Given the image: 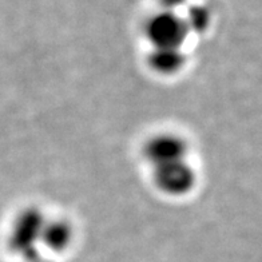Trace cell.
I'll use <instances>...</instances> for the list:
<instances>
[{
    "label": "cell",
    "mask_w": 262,
    "mask_h": 262,
    "mask_svg": "<svg viewBox=\"0 0 262 262\" xmlns=\"http://www.w3.org/2000/svg\"><path fill=\"white\" fill-rule=\"evenodd\" d=\"M183 0H162V3L166 7H176V6H180Z\"/></svg>",
    "instance_id": "cell-7"
},
{
    "label": "cell",
    "mask_w": 262,
    "mask_h": 262,
    "mask_svg": "<svg viewBox=\"0 0 262 262\" xmlns=\"http://www.w3.org/2000/svg\"><path fill=\"white\" fill-rule=\"evenodd\" d=\"M189 27L185 19L165 11L154 15L145 26V35L152 49H181L186 40Z\"/></svg>",
    "instance_id": "cell-1"
},
{
    "label": "cell",
    "mask_w": 262,
    "mask_h": 262,
    "mask_svg": "<svg viewBox=\"0 0 262 262\" xmlns=\"http://www.w3.org/2000/svg\"><path fill=\"white\" fill-rule=\"evenodd\" d=\"M207 19H209V15L206 14V11L202 10V8H194V10L191 11V16H190V19L186 20L187 27L190 28V26L194 28L204 27L207 23Z\"/></svg>",
    "instance_id": "cell-6"
},
{
    "label": "cell",
    "mask_w": 262,
    "mask_h": 262,
    "mask_svg": "<svg viewBox=\"0 0 262 262\" xmlns=\"http://www.w3.org/2000/svg\"><path fill=\"white\" fill-rule=\"evenodd\" d=\"M40 239L54 252H63L73 241V230L66 222H50L43 226Z\"/></svg>",
    "instance_id": "cell-5"
},
{
    "label": "cell",
    "mask_w": 262,
    "mask_h": 262,
    "mask_svg": "<svg viewBox=\"0 0 262 262\" xmlns=\"http://www.w3.org/2000/svg\"><path fill=\"white\" fill-rule=\"evenodd\" d=\"M187 142L172 133H161L148 139L143 146L146 162L154 167L187 159Z\"/></svg>",
    "instance_id": "cell-3"
},
{
    "label": "cell",
    "mask_w": 262,
    "mask_h": 262,
    "mask_svg": "<svg viewBox=\"0 0 262 262\" xmlns=\"http://www.w3.org/2000/svg\"><path fill=\"white\" fill-rule=\"evenodd\" d=\"M185 55L181 49H152L148 66L156 74L174 75L185 66Z\"/></svg>",
    "instance_id": "cell-4"
},
{
    "label": "cell",
    "mask_w": 262,
    "mask_h": 262,
    "mask_svg": "<svg viewBox=\"0 0 262 262\" xmlns=\"http://www.w3.org/2000/svg\"><path fill=\"white\" fill-rule=\"evenodd\" d=\"M152 181L161 193L177 198L186 195L195 187L196 172L187 159H183L154 167Z\"/></svg>",
    "instance_id": "cell-2"
}]
</instances>
